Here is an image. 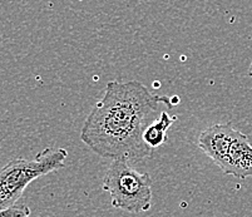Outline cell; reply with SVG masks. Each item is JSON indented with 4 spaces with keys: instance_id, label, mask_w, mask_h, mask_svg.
I'll use <instances>...</instances> for the list:
<instances>
[{
    "instance_id": "6da1fadb",
    "label": "cell",
    "mask_w": 252,
    "mask_h": 217,
    "mask_svg": "<svg viewBox=\"0 0 252 217\" xmlns=\"http://www.w3.org/2000/svg\"><path fill=\"white\" fill-rule=\"evenodd\" d=\"M162 104L172 108L169 97L152 94L141 82H108L84 121L82 142L103 158L138 162L151 157L153 150L143 134L163 112Z\"/></svg>"
},
{
    "instance_id": "7a4b0ae2",
    "label": "cell",
    "mask_w": 252,
    "mask_h": 217,
    "mask_svg": "<svg viewBox=\"0 0 252 217\" xmlns=\"http://www.w3.org/2000/svg\"><path fill=\"white\" fill-rule=\"evenodd\" d=\"M68 151L47 147L34 159L14 158L0 167V212L15 206L36 178L65 167Z\"/></svg>"
},
{
    "instance_id": "3957f363",
    "label": "cell",
    "mask_w": 252,
    "mask_h": 217,
    "mask_svg": "<svg viewBox=\"0 0 252 217\" xmlns=\"http://www.w3.org/2000/svg\"><path fill=\"white\" fill-rule=\"evenodd\" d=\"M103 189L111 195L112 206L130 214L151 209L152 178L130 166L126 158L112 159L103 178Z\"/></svg>"
},
{
    "instance_id": "277c9868",
    "label": "cell",
    "mask_w": 252,
    "mask_h": 217,
    "mask_svg": "<svg viewBox=\"0 0 252 217\" xmlns=\"http://www.w3.org/2000/svg\"><path fill=\"white\" fill-rule=\"evenodd\" d=\"M219 167L224 175L237 178L252 177V146L247 134L237 129Z\"/></svg>"
},
{
    "instance_id": "5b68a950",
    "label": "cell",
    "mask_w": 252,
    "mask_h": 217,
    "mask_svg": "<svg viewBox=\"0 0 252 217\" xmlns=\"http://www.w3.org/2000/svg\"><path fill=\"white\" fill-rule=\"evenodd\" d=\"M176 117H171L166 111L161 113V116L152 123V124L146 129L143 134L144 143L151 147L152 150L159 147L167 141V131L173 123H175Z\"/></svg>"
},
{
    "instance_id": "8992f818",
    "label": "cell",
    "mask_w": 252,
    "mask_h": 217,
    "mask_svg": "<svg viewBox=\"0 0 252 217\" xmlns=\"http://www.w3.org/2000/svg\"><path fill=\"white\" fill-rule=\"evenodd\" d=\"M0 217H31V210L27 205H15L0 212Z\"/></svg>"
},
{
    "instance_id": "52a82bcc",
    "label": "cell",
    "mask_w": 252,
    "mask_h": 217,
    "mask_svg": "<svg viewBox=\"0 0 252 217\" xmlns=\"http://www.w3.org/2000/svg\"><path fill=\"white\" fill-rule=\"evenodd\" d=\"M247 74H249V77H251V78H252V62H251V65H250L249 72H247Z\"/></svg>"
}]
</instances>
